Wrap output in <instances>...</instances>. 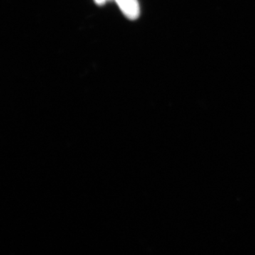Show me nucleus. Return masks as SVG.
<instances>
[{"label":"nucleus","instance_id":"f257e3e1","mask_svg":"<svg viewBox=\"0 0 255 255\" xmlns=\"http://www.w3.org/2000/svg\"><path fill=\"white\" fill-rule=\"evenodd\" d=\"M123 14L130 20H135L140 16V5L137 0H114Z\"/></svg>","mask_w":255,"mask_h":255},{"label":"nucleus","instance_id":"f03ea898","mask_svg":"<svg viewBox=\"0 0 255 255\" xmlns=\"http://www.w3.org/2000/svg\"><path fill=\"white\" fill-rule=\"evenodd\" d=\"M95 1L96 4L98 5H104L107 2V1H110V0H94Z\"/></svg>","mask_w":255,"mask_h":255}]
</instances>
